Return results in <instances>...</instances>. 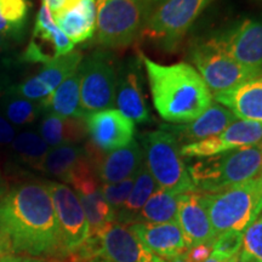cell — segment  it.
<instances>
[{
  "mask_svg": "<svg viewBox=\"0 0 262 262\" xmlns=\"http://www.w3.org/2000/svg\"><path fill=\"white\" fill-rule=\"evenodd\" d=\"M0 239L14 253L63 256L48 183H21L0 198Z\"/></svg>",
  "mask_w": 262,
  "mask_h": 262,
  "instance_id": "obj_1",
  "label": "cell"
},
{
  "mask_svg": "<svg viewBox=\"0 0 262 262\" xmlns=\"http://www.w3.org/2000/svg\"><path fill=\"white\" fill-rule=\"evenodd\" d=\"M141 57L153 104L165 122L189 123L210 106V91L193 66L185 62L160 64L148 57Z\"/></svg>",
  "mask_w": 262,
  "mask_h": 262,
  "instance_id": "obj_2",
  "label": "cell"
},
{
  "mask_svg": "<svg viewBox=\"0 0 262 262\" xmlns=\"http://www.w3.org/2000/svg\"><path fill=\"white\" fill-rule=\"evenodd\" d=\"M188 171L199 193H219L250 181L262 173V143L201 158Z\"/></svg>",
  "mask_w": 262,
  "mask_h": 262,
  "instance_id": "obj_3",
  "label": "cell"
},
{
  "mask_svg": "<svg viewBox=\"0 0 262 262\" xmlns=\"http://www.w3.org/2000/svg\"><path fill=\"white\" fill-rule=\"evenodd\" d=\"M209 219L217 235L244 232L262 211V175L219 193H202Z\"/></svg>",
  "mask_w": 262,
  "mask_h": 262,
  "instance_id": "obj_4",
  "label": "cell"
},
{
  "mask_svg": "<svg viewBox=\"0 0 262 262\" xmlns=\"http://www.w3.org/2000/svg\"><path fill=\"white\" fill-rule=\"evenodd\" d=\"M143 163L158 188L176 194L196 192L188 166L183 162L179 141L168 130L147 133L141 139Z\"/></svg>",
  "mask_w": 262,
  "mask_h": 262,
  "instance_id": "obj_5",
  "label": "cell"
},
{
  "mask_svg": "<svg viewBox=\"0 0 262 262\" xmlns=\"http://www.w3.org/2000/svg\"><path fill=\"white\" fill-rule=\"evenodd\" d=\"M96 40L101 47L124 49L141 35L155 6L152 0H95Z\"/></svg>",
  "mask_w": 262,
  "mask_h": 262,
  "instance_id": "obj_6",
  "label": "cell"
},
{
  "mask_svg": "<svg viewBox=\"0 0 262 262\" xmlns=\"http://www.w3.org/2000/svg\"><path fill=\"white\" fill-rule=\"evenodd\" d=\"M212 0H159L150 10L141 35L165 50L179 45Z\"/></svg>",
  "mask_w": 262,
  "mask_h": 262,
  "instance_id": "obj_7",
  "label": "cell"
},
{
  "mask_svg": "<svg viewBox=\"0 0 262 262\" xmlns=\"http://www.w3.org/2000/svg\"><path fill=\"white\" fill-rule=\"evenodd\" d=\"M73 257V262H163L146 249L129 226L114 221L89 238Z\"/></svg>",
  "mask_w": 262,
  "mask_h": 262,
  "instance_id": "obj_8",
  "label": "cell"
},
{
  "mask_svg": "<svg viewBox=\"0 0 262 262\" xmlns=\"http://www.w3.org/2000/svg\"><path fill=\"white\" fill-rule=\"evenodd\" d=\"M80 74V106L84 117L114 106L118 67L108 51L96 50L83 57Z\"/></svg>",
  "mask_w": 262,
  "mask_h": 262,
  "instance_id": "obj_9",
  "label": "cell"
},
{
  "mask_svg": "<svg viewBox=\"0 0 262 262\" xmlns=\"http://www.w3.org/2000/svg\"><path fill=\"white\" fill-rule=\"evenodd\" d=\"M189 54L211 96L233 89L262 73V70L245 67L234 61L209 39L195 41Z\"/></svg>",
  "mask_w": 262,
  "mask_h": 262,
  "instance_id": "obj_10",
  "label": "cell"
},
{
  "mask_svg": "<svg viewBox=\"0 0 262 262\" xmlns=\"http://www.w3.org/2000/svg\"><path fill=\"white\" fill-rule=\"evenodd\" d=\"M60 229L63 256H74L88 243L90 228L75 192L61 182H47Z\"/></svg>",
  "mask_w": 262,
  "mask_h": 262,
  "instance_id": "obj_11",
  "label": "cell"
},
{
  "mask_svg": "<svg viewBox=\"0 0 262 262\" xmlns=\"http://www.w3.org/2000/svg\"><path fill=\"white\" fill-rule=\"evenodd\" d=\"M209 40L245 67L262 70V18H245Z\"/></svg>",
  "mask_w": 262,
  "mask_h": 262,
  "instance_id": "obj_12",
  "label": "cell"
},
{
  "mask_svg": "<svg viewBox=\"0 0 262 262\" xmlns=\"http://www.w3.org/2000/svg\"><path fill=\"white\" fill-rule=\"evenodd\" d=\"M260 143H262V123L235 120L219 135L182 145L180 152L183 158L201 159Z\"/></svg>",
  "mask_w": 262,
  "mask_h": 262,
  "instance_id": "obj_13",
  "label": "cell"
},
{
  "mask_svg": "<svg viewBox=\"0 0 262 262\" xmlns=\"http://www.w3.org/2000/svg\"><path fill=\"white\" fill-rule=\"evenodd\" d=\"M73 42L57 27L50 10L42 4L35 19L32 39L26 50L19 55V62L45 64L73 51Z\"/></svg>",
  "mask_w": 262,
  "mask_h": 262,
  "instance_id": "obj_14",
  "label": "cell"
},
{
  "mask_svg": "<svg viewBox=\"0 0 262 262\" xmlns=\"http://www.w3.org/2000/svg\"><path fill=\"white\" fill-rule=\"evenodd\" d=\"M85 126L90 145L103 153L126 146L135 135V123L114 108L86 116Z\"/></svg>",
  "mask_w": 262,
  "mask_h": 262,
  "instance_id": "obj_15",
  "label": "cell"
},
{
  "mask_svg": "<svg viewBox=\"0 0 262 262\" xmlns=\"http://www.w3.org/2000/svg\"><path fill=\"white\" fill-rule=\"evenodd\" d=\"M141 63L137 58H130L125 63L118 66L116 88V104L118 111L137 124H146L150 120L147 106Z\"/></svg>",
  "mask_w": 262,
  "mask_h": 262,
  "instance_id": "obj_16",
  "label": "cell"
},
{
  "mask_svg": "<svg viewBox=\"0 0 262 262\" xmlns=\"http://www.w3.org/2000/svg\"><path fill=\"white\" fill-rule=\"evenodd\" d=\"M85 147L101 183H117L134 178L143 164L142 147L135 139L122 148L107 153L100 152L90 143Z\"/></svg>",
  "mask_w": 262,
  "mask_h": 262,
  "instance_id": "obj_17",
  "label": "cell"
},
{
  "mask_svg": "<svg viewBox=\"0 0 262 262\" xmlns=\"http://www.w3.org/2000/svg\"><path fill=\"white\" fill-rule=\"evenodd\" d=\"M140 243L163 261L185 257L188 251L185 235L179 222L146 224L137 222L129 226Z\"/></svg>",
  "mask_w": 262,
  "mask_h": 262,
  "instance_id": "obj_18",
  "label": "cell"
},
{
  "mask_svg": "<svg viewBox=\"0 0 262 262\" xmlns=\"http://www.w3.org/2000/svg\"><path fill=\"white\" fill-rule=\"evenodd\" d=\"M71 185L83 206L89 224L90 237L98 234L116 221V212L104 199L101 182L97 180L94 170L81 173Z\"/></svg>",
  "mask_w": 262,
  "mask_h": 262,
  "instance_id": "obj_19",
  "label": "cell"
},
{
  "mask_svg": "<svg viewBox=\"0 0 262 262\" xmlns=\"http://www.w3.org/2000/svg\"><path fill=\"white\" fill-rule=\"evenodd\" d=\"M178 222L189 249L199 244L212 245L217 238L199 192L180 194Z\"/></svg>",
  "mask_w": 262,
  "mask_h": 262,
  "instance_id": "obj_20",
  "label": "cell"
},
{
  "mask_svg": "<svg viewBox=\"0 0 262 262\" xmlns=\"http://www.w3.org/2000/svg\"><path fill=\"white\" fill-rule=\"evenodd\" d=\"M237 120L228 108L220 103L211 102L201 116L196 117L192 122L186 124H175V125H163L165 130L170 131L176 140L183 145L198 142L208 137L219 135L225 129Z\"/></svg>",
  "mask_w": 262,
  "mask_h": 262,
  "instance_id": "obj_21",
  "label": "cell"
},
{
  "mask_svg": "<svg viewBox=\"0 0 262 262\" xmlns=\"http://www.w3.org/2000/svg\"><path fill=\"white\" fill-rule=\"evenodd\" d=\"M40 170L71 185L78 176L94 168L86 147L63 145L49 150L42 160Z\"/></svg>",
  "mask_w": 262,
  "mask_h": 262,
  "instance_id": "obj_22",
  "label": "cell"
},
{
  "mask_svg": "<svg viewBox=\"0 0 262 262\" xmlns=\"http://www.w3.org/2000/svg\"><path fill=\"white\" fill-rule=\"evenodd\" d=\"M214 98L242 120L262 123V73Z\"/></svg>",
  "mask_w": 262,
  "mask_h": 262,
  "instance_id": "obj_23",
  "label": "cell"
},
{
  "mask_svg": "<svg viewBox=\"0 0 262 262\" xmlns=\"http://www.w3.org/2000/svg\"><path fill=\"white\" fill-rule=\"evenodd\" d=\"M39 135L51 148L77 145L88 135L85 118H64L45 113L39 123Z\"/></svg>",
  "mask_w": 262,
  "mask_h": 262,
  "instance_id": "obj_24",
  "label": "cell"
},
{
  "mask_svg": "<svg viewBox=\"0 0 262 262\" xmlns=\"http://www.w3.org/2000/svg\"><path fill=\"white\" fill-rule=\"evenodd\" d=\"M54 21L73 44L88 40L96 29L95 0H81L74 8L54 17Z\"/></svg>",
  "mask_w": 262,
  "mask_h": 262,
  "instance_id": "obj_25",
  "label": "cell"
},
{
  "mask_svg": "<svg viewBox=\"0 0 262 262\" xmlns=\"http://www.w3.org/2000/svg\"><path fill=\"white\" fill-rule=\"evenodd\" d=\"M42 112L64 118H85L80 106V74L68 77L50 96L40 101Z\"/></svg>",
  "mask_w": 262,
  "mask_h": 262,
  "instance_id": "obj_26",
  "label": "cell"
},
{
  "mask_svg": "<svg viewBox=\"0 0 262 262\" xmlns=\"http://www.w3.org/2000/svg\"><path fill=\"white\" fill-rule=\"evenodd\" d=\"M158 188L157 183L150 175L149 170L147 169L146 164L143 163L136 172L135 182L131 189L126 202L119 210L116 211V221L119 224L130 226L136 224L137 219L143 205L148 201L149 196Z\"/></svg>",
  "mask_w": 262,
  "mask_h": 262,
  "instance_id": "obj_27",
  "label": "cell"
},
{
  "mask_svg": "<svg viewBox=\"0 0 262 262\" xmlns=\"http://www.w3.org/2000/svg\"><path fill=\"white\" fill-rule=\"evenodd\" d=\"M41 112L40 102L19 96L12 90L11 85L0 96V113L14 126L25 127L32 125Z\"/></svg>",
  "mask_w": 262,
  "mask_h": 262,
  "instance_id": "obj_28",
  "label": "cell"
},
{
  "mask_svg": "<svg viewBox=\"0 0 262 262\" xmlns=\"http://www.w3.org/2000/svg\"><path fill=\"white\" fill-rule=\"evenodd\" d=\"M31 5V0H0V34L14 42L22 41Z\"/></svg>",
  "mask_w": 262,
  "mask_h": 262,
  "instance_id": "obj_29",
  "label": "cell"
},
{
  "mask_svg": "<svg viewBox=\"0 0 262 262\" xmlns=\"http://www.w3.org/2000/svg\"><path fill=\"white\" fill-rule=\"evenodd\" d=\"M50 150L42 137L33 130H25L16 135L9 148L10 157L16 163L40 169L42 160Z\"/></svg>",
  "mask_w": 262,
  "mask_h": 262,
  "instance_id": "obj_30",
  "label": "cell"
},
{
  "mask_svg": "<svg viewBox=\"0 0 262 262\" xmlns=\"http://www.w3.org/2000/svg\"><path fill=\"white\" fill-rule=\"evenodd\" d=\"M179 199L180 194L157 188L143 205L137 222H146V224L178 222Z\"/></svg>",
  "mask_w": 262,
  "mask_h": 262,
  "instance_id": "obj_31",
  "label": "cell"
},
{
  "mask_svg": "<svg viewBox=\"0 0 262 262\" xmlns=\"http://www.w3.org/2000/svg\"><path fill=\"white\" fill-rule=\"evenodd\" d=\"M81 60H83L81 51L73 50L68 52L42 64L37 78L51 93H54L57 86H60L68 77L78 71Z\"/></svg>",
  "mask_w": 262,
  "mask_h": 262,
  "instance_id": "obj_32",
  "label": "cell"
},
{
  "mask_svg": "<svg viewBox=\"0 0 262 262\" xmlns=\"http://www.w3.org/2000/svg\"><path fill=\"white\" fill-rule=\"evenodd\" d=\"M239 262H262V215L243 232Z\"/></svg>",
  "mask_w": 262,
  "mask_h": 262,
  "instance_id": "obj_33",
  "label": "cell"
},
{
  "mask_svg": "<svg viewBox=\"0 0 262 262\" xmlns=\"http://www.w3.org/2000/svg\"><path fill=\"white\" fill-rule=\"evenodd\" d=\"M243 245V232L227 231L217 235L212 244L211 254L222 261H227L235 255H238Z\"/></svg>",
  "mask_w": 262,
  "mask_h": 262,
  "instance_id": "obj_34",
  "label": "cell"
},
{
  "mask_svg": "<svg viewBox=\"0 0 262 262\" xmlns=\"http://www.w3.org/2000/svg\"><path fill=\"white\" fill-rule=\"evenodd\" d=\"M135 176L117 183H101V189H102L104 199L112 206L114 212L119 210L126 202L127 196L133 189L134 182H135Z\"/></svg>",
  "mask_w": 262,
  "mask_h": 262,
  "instance_id": "obj_35",
  "label": "cell"
},
{
  "mask_svg": "<svg viewBox=\"0 0 262 262\" xmlns=\"http://www.w3.org/2000/svg\"><path fill=\"white\" fill-rule=\"evenodd\" d=\"M12 90L19 96L27 98V100L35 101V102H40L45 98L50 96L52 94L50 90L38 79L37 75L34 77L27 78V79L21 81L19 84H12Z\"/></svg>",
  "mask_w": 262,
  "mask_h": 262,
  "instance_id": "obj_36",
  "label": "cell"
},
{
  "mask_svg": "<svg viewBox=\"0 0 262 262\" xmlns=\"http://www.w3.org/2000/svg\"><path fill=\"white\" fill-rule=\"evenodd\" d=\"M17 63L21 62H19V56L16 57L15 55L14 41L0 34V68L12 71V68Z\"/></svg>",
  "mask_w": 262,
  "mask_h": 262,
  "instance_id": "obj_37",
  "label": "cell"
},
{
  "mask_svg": "<svg viewBox=\"0 0 262 262\" xmlns=\"http://www.w3.org/2000/svg\"><path fill=\"white\" fill-rule=\"evenodd\" d=\"M16 134L15 126L0 113V152L10 148L12 141L15 140Z\"/></svg>",
  "mask_w": 262,
  "mask_h": 262,
  "instance_id": "obj_38",
  "label": "cell"
},
{
  "mask_svg": "<svg viewBox=\"0 0 262 262\" xmlns=\"http://www.w3.org/2000/svg\"><path fill=\"white\" fill-rule=\"evenodd\" d=\"M212 250V245L209 244H199L195 247L188 249L185 258L187 262H205L210 257Z\"/></svg>",
  "mask_w": 262,
  "mask_h": 262,
  "instance_id": "obj_39",
  "label": "cell"
},
{
  "mask_svg": "<svg viewBox=\"0 0 262 262\" xmlns=\"http://www.w3.org/2000/svg\"><path fill=\"white\" fill-rule=\"evenodd\" d=\"M11 71L5 70V68H0V96H2L3 93L8 89L10 85H12L10 81H11Z\"/></svg>",
  "mask_w": 262,
  "mask_h": 262,
  "instance_id": "obj_40",
  "label": "cell"
},
{
  "mask_svg": "<svg viewBox=\"0 0 262 262\" xmlns=\"http://www.w3.org/2000/svg\"><path fill=\"white\" fill-rule=\"evenodd\" d=\"M63 3L64 0H42V4L48 6L49 10H50L52 17L56 16L58 12H60L62 6H63Z\"/></svg>",
  "mask_w": 262,
  "mask_h": 262,
  "instance_id": "obj_41",
  "label": "cell"
},
{
  "mask_svg": "<svg viewBox=\"0 0 262 262\" xmlns=\"http://www.w3.org/2000/svg\"><path fill=\"white\" fill-rule=\"evenodd\" d=\"M80 2H81V0H64L63 6H62V9L60 10V12H58L57 15H60V14H62V12H64V11H68V10H71L72 8H74L75 5L79 4ZM56 16H54V17H56Z\"/></svg>",
  "mask_w": 262,
  "mask_h": 262,
  "instance_id": "obj_42",
  "label": "cell"
},
{
  "mask_svg": "<svg viewBox=\"0 0 262 262\" xmlns=\"http://www.w3.org/2000/svg\"><path fill=\"white\" fill-rule=\"evenodd\" d=\"M6 189H8V186H6V181L3 176L2 171H0V198L6 193Z\"/></svg>",
  "mask_w": 262,
  "mask_h": 262,
  "instance_id": "obj_43",
  "label": "cell"
},
{
  "mask_svg": "<svg viewBox=\"0 0 262 262\" xmlns=\"http://www.w3.org/2000/svg\"><path fill=\"white\" fill-rule=\"evenodd\" d=\"M0 262H38V261H33L29 260V258H19V257H5L3 260H0Z\"/></svg>",
  "mask_w": 262,
  "mask_h": 262,
  "instance_id": "obj_44",
  "label": "cell"
},
{
  "mask_svg": "<svg viewBox=\"0 0 262 262\" xmlns=\"http://www.w3.org/2000/svg\"><path fill=\"white\" fill-rule=\"evenodd\" d=\"M205 262H225V261H222L221 258H219V257H216L215 255H210V257L208 258V260H206Z\"/></svg>",
  "mask_w": 262,
  "mask_h": 262,
  "instance_id": "obj_45",
  "label": "cell"
},
{
  "mask_svg": "<svg viewBox=\"0 0 262 262\" xmlns=\"http://www.w3.org/2000/svg\"><path fill=\"white\" fill-rule=\"evenodd\" d=\"M239 254H241V253H239ZM239 254L235 255V256H233L232 258H229V260L225 261V262H239Z\"/></svg>",
  "mask_w": 262,
  "mask_h": 262,
  "instance_id": "obj_46",
  "label": "cell"
},
{
  "mask_svg": "<svg viewBox=\"0 0 262 262\" xmlns=\"http://www.w3.org/2000/svg\"><path fill=\"white\" fill-rule=\"evenodd\" d=\"M163 262H187V261H186L185 257H181V258H176V260H172V261H163Z\"/></svg>",
  "mask_w": 262,
  "mask_h": 262,
  "instance_id": "obj_47",
  "label": "cell"
},
{
  "mask_svg": "<svg viewBox=\"0 0 262 262\" xmlns=\"http://www.w3.org/2000/svg\"><path fill=\"white\" fill-rule=\"evenodd\" d=\"M152 2H153V3H155V4H157V3H158V2H159V0H152Z\"/></svg>",
  "mask_w": 262,
  "mask_h": 262,
  "instance_id": "obj_48",
  "label": "cell"
},
{
  "mask_svg": "<svg viewBox=\"0 0 262 262\" xmlns=\"http://www.w3.org/2000/svg\"><path fill=\"white\" fill-rule=\"evenodd\" d=\"M261 175H262V173H261Z\"/></svg>",
  "mask_w": 262,
  "mask_h": 262,
  "instance_id": "obj_49",
  "label": "cell"
}]
</instances>
